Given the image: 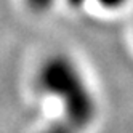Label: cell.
Masks as SVG:
<instances>
[{"label":"cell","instance_id":"cell-1","mask_svg":"<svg viewBox=\"0 0 133 133\" xmlns=\"http://www.w3.org/2000/svg\"><path fill=\"white\" fill-rule=\"evenodd\" d=\"M39 83L42 88L56 93L63 99V122L77 133L93 122L96 116V103L71 59L64 56L50 58L40 69Z\"/></svg>","mask_w":133,"mask_h":133},{"label":"cell","instance_id":"cell-2","mask_svg":"<svg viewBox=\"0 0 133 133\" xmlns=\"http://www.w3.org/2000/svg\"><path fill=\"white\" fill-rule=\"evenodd\" d=\"M43 133H77L72 127H69L66 122H63V120H59V122H56V123H53V125H50V127H46L45 128V131Z\"/></svg>","mask_w":133,"mask_h":133},{"label":"cell","instance_id":"cell-3","mask_svg":"<svg viewBox=\"0 0 133 133\" xmlns=\"http://www.w3.org/2000/svg\"><path fill=\"white\" fill-rule=\"evenodd\" d=\"M55 0H26V3L29 5L34 11H45L53 5Z\"/></svg>","mask_w":133,"mask_h":133},{"label":"cell","instance_id":"cell-4","mask_svg":"<svg viewBox=\"0 0 133 133\" xmlns=\"http://www.w3.org/2000/svg\"><path fill=\"white\" fill-rule=\"evenodd\" d=\"M98 2L104 6V8H109V10H114V8H119L122 6L127 0H98Z\"/></svg>","mask_w":133,"mask_h":133},{"label":"cell","instance_id":"cell-5","mask_svg":"<svg viewBox=\"0 0 133 133\" xmlns=\"http://www.w3.org/2000/svg\"><path fill=\"white\" fill-rule=\"evenodd\" d=\"M68 2H69L72 6H80V5L85 2V0H68Z\"/></svg>","mask_w":133,"mask_h":133}]
</instances>
